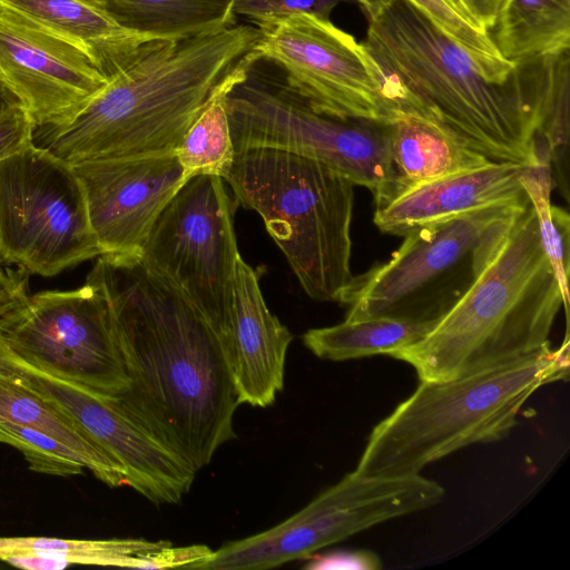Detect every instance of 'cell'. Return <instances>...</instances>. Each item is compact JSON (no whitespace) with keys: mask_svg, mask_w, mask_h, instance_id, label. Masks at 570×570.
Here are the masks:
<instances>
[{"mask_svg":"<svg viewBox=\"0 0 570 570\" xmlns=\"http://www.w3.org/2000/svg\"><path fill=\"white\" fill-rule=\"evenodd\" d=\"M465 13L481 29L490 31L502 3V0H460Z\"/></svg>","mask_w":570,"mask_h":570,"instance_id":"d6a6232c","label":"cell"},{"mask_svg":"<svg viewBox=\"0 0 570 570\" xmlns=\"http://www.w3.org/2000/svg\"><path fill=\"white\" fill-rule=\"evenodd\" d=\"M119 24L157 40L186 39L235 24L234 0H96Z\"/></svg>","mask_w":570,"mask_h":570,"instance_id":"44dd1931","label":"cell"},{"mask_svg":"<svg viewBox=\"0 0 570 570\" xmlns=\"http://www.w3.org/2000/svg\"><path fill=\"white\" fill-rule=\"evenodd\" d=\"M21 267H0V333L31 365L104 399L129 385L107 303L90 283L31 293Z\"/></svg>","mask_w":570,"mask_h":570,"instance_id":"52a82bcc","label":"cell"},{"mask_svg":"<svg viewBox=\"0 0 570 570\" xmlns=\"http://www.w3.org/2000/svg\"><path fill=\"white\" fill-rule=\"evenodd\" d=\"M445 1L449 2L453 8H455L458 11L462 12L463 14H465L469 18V16L465 13L460 0H445Z\"/></svg>","mask_w":570,"mask_h":570,"instance_id":"8d00e7d4","label":"cell"},{"mask_svg":"<svg viewBox=\"0 0 570 570\" xmlns=\"http://www.w3.org/2000/svg\"><path fill=\"white\" fill-rule=\"evenodd\" d=\"M259 275V269L237 258L225 350L239 403L265 407L283 390L293 336L268 309Z\"/></svg>","mask_w":570,"mask_h":570,"instance_id":"2e32d148","label":"cell"},{"mask_svg":"<svg viewBox=\"0 0 570 570\" xmlns=\"http://www.w3.org/2000/svg\"><path fill=\"white\" fill-rule=\"evenodd\" d=\"M86 282L107 303L129 380L114 404L197 473L235 438L240 403L222 337L139 256L100 255Z\"/></svg>","mask_w":570,"mask_h":570,"instance_id":"6da1fadb","label":"cell"},{"mask_svg":"<svg viewBox=\"0 0 570 570\" xmlns=\"http://www.w3.org/2000/svg\"><path fill=\"white\" fill-rule=\"evenodd\" d=\"M108 81L78 47L0 1V82L36 130L69 124Z\"/></svg>","mask_w":570,"mask_h":570,"instance_id":"5bb4252c","label":"cell"},{"mask_svg":"<svg viewBox=\"0 0 570 570\" xmlns=\"http://www.w3.org/2000/svg\"><path fill=\"white\" fill-rule=\"evenodd\" d=\"M384 127L390 178L383 194L374 199L375 208L416 186L492 161L417 112L400 111L384 121Z\"/></svg>","mask_w":570,"mask_h":570,"instance_id":"ac0fdd59","label":"cell"},{"mask_svg":"<svg viewBox=\"0 0 570 570\" xmlns=\"http://www.w3.org/2000/svg\"><path fill=\"white\" fill-rule=\"evenodd\" d=\"M237 205L256 212L313 299L338 302L354 278V184L307 157L272 148L235 153L223 177Z\"/></svg>","mask_w":570,"mask_h":570,"instance_id":"8992f818","label":"cell"},{"mask_svg":"<svg viewBox=\"0 0 570 570\" xmlns=\"http://www.w3.org/2000/svg\"><path fill=\"white\" fill-rule=\"evenodd\" d=\"M249 68L214 95L175 149L174 154L186 179L196 175H216L223 178L230 168L235 158V148L226 97L233 86L245 77Z\"/></svg>","mask_w":570,"mask_h":570,"instance_id":"cb8c5ba5","label":"cell"},{"mask_svg":"<svg viewBox=\"0 0 570 570\" xmlns=\"http://www.w3.org/2000/svg\"><path fill=\"white\" fill-rule=\"evenodd\" d=\"M235 205L222 177L188 178L156 219L139 256L204 315L224 346L240 256Z\"/></svg>","mask_w":570,"mask_h":570,"instance_id":"30bf717a","label":"cell"},{"mask_svg":"<svg viewBox=\"0 0 570 570\" xmlns=\"http://www.w3.org/2000/svg\"><path fill=\"white\" fill-rule=\"evenodd\" d=\"M250 68L226 97L235 153H293L368 188L374 199L383 194L390 178L384 122L318 112L286 82L253 78Z\"/></svg>","mask_w":570,"mask_h":570,"instance_id":"9c48e42d","label":"cell"},{"mask_svg":"<svg viewBox=\"0 0 570 570\" xmlns=\"http://www.w3.org/2000/svg\"><path fill=\"white\" fill-rule=\"evenodd\" d=\"M0 443L20 451L29 469L37 473L71 476L82 474L86 469L73 451L31 426L0 421Z\"/></svg>","mask_w":570,"mask_h":570,"instance_id":"83f0119b","label":"cell"},{"mask_svg":"<svg viewBox=\"0 0 570 570\" xmlns=\"http://www.w3.org/2000/svg\"><path fill=\"white\" fill-rule=\"evenodd\" d=\"M489 35L511 62L569 49L570 0H502Z\"/></svg>","mask_w":570,"mask_h":570,"instance_id":"7402d4cb","label":"cell"},{"mask_svg":"<svg viewBox=\"0 0 570 570\" xmlns=\"http://www.w3.org/2000/svg\"><path fill=\"white\" fill-rule=\"evenodd\" d=\"M528 166L510 161L488 164L416 186L375 208L374 224L386 234L404 236L431 224L497 204L528 198L521 174Z\"/></svg>","mask_w":570,"mask_h":570,"instance_id":"e0dca14e","label":"cell"},{"mask_svg":"<svg viewBox=\"0 0 570 570\" xmlns=\"http://www.w3.org/2000/svg\"><path fill=\"white\" fill-rule=\"evenodd\" d=\"M214 553L205 544L174 547L170 543L142 557L141 569H198Z\"/></svg>","mask_w":570,"mask_h":570,"instance_id":"4dcf8cb0","label":"cell"},{"mask_svg":"<svg viewBox=\"0 0 570 570\" xmlns=\"http://www.w3.org/2000/svg\"><path fill=\"white\" fill-rule=\"evenodd\" d=\"M430 491L419 474L361 476L350 472L271 529L227 542L202 570H263L308 559L318 550L385 521L425 510Z\"/></svg>","mask_w":570,"mask_h":570,"instance_id":"8fae6325","label":"cell"},{"mask_svg":"<svg viewBox=\"0 0 570 570\" xmlns=\"http://www.w3.org/2000/svg\"><path fill=\"white\" fill-rule=\"evenodd\" d=\"M2 561L30 570H60L69 566L62 559L39 554H12L4 557Z\"/></svg>","mask_w":570,"mask_h":570,"instance_id":"836d02e7","label":"cell"},{"mask_svg":"<svg viewBox=\"0 0 570 570\" xmlns=\"http://www.w3.org/2000/svg\"><path fill=\"white\" fill-rule=\"evenodd\" d=\"M35 131L32 118L19 101L0 111V160L33 142Z\"/></svg>","mask_w":570,"mask_h":570,"instance_id":"f546056e","label":"cell"},{"mask_svg":"<svg viewBox=\"0 0 570 570\" xmlns=\"http://www.w3.org/2000/svg\"><path fill=\"white\" fill-rule=\"evenodd\" d=\"M345 1L350 0H234L233 12L263 30L297 14L330 20L333 9Z\"/></svg>","mask_w":570,"mask_h":570,"instance_id":"f1b7e54d","label":"cell"},{"mask_svg":"<svg viewBox=\"0 0 570 570\" xmlns=\"http://www.w3.org/2000/svg\"><path fill=\"white\" fill-rule=\"evenodd\" d=\"M71 165L101 255L140 256L156 219L187 180L175 154Z\"/></svg>","mask_w":570,"mask_h":570,"instance_id":"9a60e30c","label":"cell"},{"mask_svg":"<svg viewBox=\"0 0 570 570\" xmlns=\"http://www.w3.org/2000/svg\"><path fill=\"white\" fill-rule=\"evenodd\" d=\"M367 13L368 19L376 17L386 9L394 0H356Z\"/></svg>","mask_w":570,"mask_h":570,"instance_id":"e575fe53","label":"cell"},{"mask_svg":"<svg viewBox=\"0 0 570 570\" xmlns=\"http://www.w3.org/2000/svg\"><path fill=\"white\" fill-rule=\"evenodd\" d=\"M169 541L144 539H58L47 537L0 538V560L12 554L56 557L68 564H92L141 569L142 557Z\"/></svg>","mask_w":570,"mask_h":570,"instance_id":"d4e9b609","label":"cell"},{"mask_svg":"<svg viewBox=\"0 0 570 570\" xmlns=\"http://www.w3.org/2000/svg\"><path fill=\"white\" fill-rule=\"evenodd\" d=\"M259 37L258 28L233 24L145 42L69 124L35 137L69 164L174 154L214 95L253 66Z\"/></svg>","mask_w":570,"mask_h":570,"instance_id":"3957f363","label":"cell"},{"mask_svg":"<svg viewBox=\"0 0 570 570\" xmlns=\"http://www.w3.org/2000/svg\"><path fill=\"white\" fill-rule=\"evenodd\" d=\"M14 101L19 100L6 88L2 82H0V111H2Z\"/></svg>","mask_w":570,"mask_h":570,"instance_id":"d590c367","label":"cell"},{"mask_svg":"<svg viewBox=\"0 0 570 570\" xmlns=\"http://www.w3.org/2000/svg\"><path fill=\"white\" fill-rule=\"evenodd\" d=\"M250 55L281 67L287 86L318 112L384 122L403 111L365 46L330 20L297 14L263 29Z\"/></svg>","mask_w":570,"mask_h":570,"instance_id":"7c38bea8","label":"cell"},{"mask_svg":"<svg viewBox=\"0 0 570 570\" xmlns=\"http://www.w3.org/2000/svg\"><path fill=\"white\" fill-rule=\"evenodd\" d=\"M528 199L492 205L409 232L389 261L354 276L342 293L338 302L348 306L345 320L390 316L421 321L419 293L470 257L487 230Z\"/></svg>","mask_w":570,"mask_h":570,"instance_id":"4fadbf2b","label":"cell"},{"mask_svg":"<svg viewBox=\"0 0 570 570\" xmlns=\"http://www.w3.org/2000/svg\"><path fill=\"white\" fill-rule=\"evenodd\" d=\"M405 111L435 120L492 161L550 165L539 138L550 95L551 55L501 76L406 0L368 19L363 43Z\"/></svg>","mask_w":570,"mask_h":570,"instance_id":"7a4b0ae2","label":"cell"},{"mask_svg":"<svg viewBox=\"0 0 570 570\" xmlns=\"http://www.w3.org/2000/svg\"><path fill=\"white\" fill-rule=\"evenodd\" d=\"M0 254L45 277L101 255L72 165L47 147L31 142L0 160Z\"/></svg>","mask_w":570,"mask_h":570,"instance_id":"ba28073f","label":"cell"},{"mask_svg":"<svg viewBox=\"0 0 570 570\" xmlns=\"http://www.w3.org/2000/svg\"><path fill=\"white\" fill-rule=\"evenodd\" d=\"M420 10L443 33L469 50L479 61L508 77L515 62L505 60L494 46L488 31L458 11L445 0H406Z\"/></svg>","mask_w":570,"mask_h":570,"instance_id":"4316f807","label":"cell"},{"mask_svg":"<svg viewBox=\"0 0 570 570\" xmlns=\"http://www.w3.org/2000/svg\"><path fill=\"white\" fill-rule=\"evenodd\" d=\"M569 338L499 366L416 390L371 431L353 471L361 476L419 474L462 448L509 434L525 402L543 385L567 380Z\"/></svg>","mask_w":570,"mask_h":570,"instance_id":"5b68a950","label":"cell"},{"mask_svg":"<svg viewBox=\"0 0 570 570\" xmlns=\"http://www.w3.org/2000/svg\"><path fill=\"white\" fill-rule=\"evenodd\" d=\"M436 321L390 316L345 320L337 325L308 330L303 335V342L322 360L346 361L379 354L389 356L422 340Z\"/></svg>","mask_w":570,"mask_h":570,"instance_id":"603a6c76","label":"cell"},{"mask_svg":"<svg viewBox=\"0 0 570 570\" xmlns=\"http://www.w3.org/2000/svg\"><path fill=\"white\" fill-rule=\"evenodd\" d=\"M83 51L109 80L149 39L119 24L96 0H0Z\"/></svg>","mask_w":570,"mask_h":570,"instance_id":"d6986e66","label":"cell"},{"mask_svg":"<svg viewBox=\"0 0 570 570\" xmlns=\"http://www.w3.org/2000/svg\"><path fill=\"white\" fill-rule=\"evenodd\" d=\"M472 278L432 330L389 356L420 381H446L533 355L563 297L530 199L495 222L471 254Z\"/></svg>","mask_w":570,"mask_h":570,"instance_id":"277c9868","label":"cell"},{"mask_svg":"<svg viewBox=\"0 0 570 570\" xmlns=\"http://www.w3.org/2000/svg\"><path fill=\"white\" fill-rule=\"evenodd\" d=\"M0 421L40 430L73 451L101 482L111 488L126 485L124 468L77 420L3 374Z\"/></svg>","mask_w":570,"mask_h":570,"instance_id":"ffe728a7","label":"cell"},{"mask_svg":"<svg viewBox=\"0 0 570 570\" xmlns=\"http://www.w3.org/2000/svg\"><path fill=\"white\" fill-rule=\"evenodd\" d=\"M311 561L304 567L306 569H350V568H365L377 569L381 568V561L375 553L360 551V552H335L324 556L313 554L309 557Z\"/></svg>","mask_w":570,"mask_h":570,"instance_id":"1f68e13d","label":"cell"},{"mask_svg":"<svg viewBox=\"0 0 570 570\" xmlns=\"http://www.w3.org/2000/svg\"><path fill=\"white\" fill-rule=\"evenodd\" d=\"M521 184L534 207L544 252L554 271L568 316L569 307V214L550 203L552 175L550 165L528 166L521 174Z\"/></svg>","mask_w":570,"mask_h":570,"instance_id":"484cf974","label":"cell"},{"mask_svg":"<svg viewBox=\"0 0 570 570\" xmlns=\"http://www.w3.org/2000/svg\"><path fill=\"white\" fill-rule=\"evenodd\" d=\"M2 263H3V258H2V256L0 254V264H2Z\"/></svg>","mask_w":570,"mask_h":570,"instance_id":"74e56055","label":"cell"}]
</instances>
